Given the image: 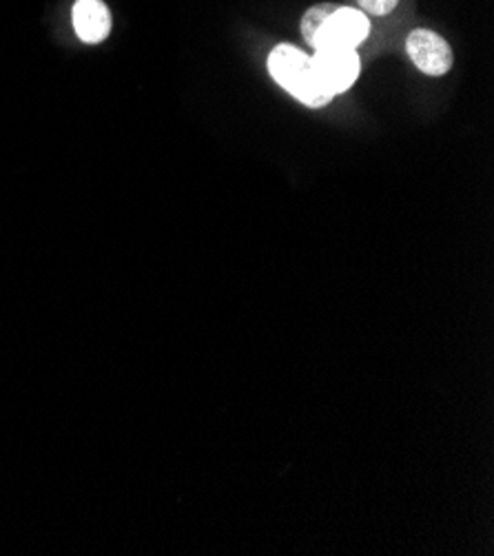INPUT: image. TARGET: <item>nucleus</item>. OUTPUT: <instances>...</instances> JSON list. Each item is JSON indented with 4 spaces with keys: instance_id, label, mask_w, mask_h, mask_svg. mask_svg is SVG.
Instances as JSON below:
<instances>
[{
    "instance_id": "4",
    "label": "nucleus",
    "mask_w": 494,
    "mask_h": 556,
    "mask_svg": "<svg viewBox=\"0 0 494 556\" xmlns=\"http://www.w3.org/2000/svg\"><path fill=\"white\" fill-rule=\"evenodd\" d=\"M406 51L410 61L428 76H444L453 67V49L434 31L415 29L406 38Z\"/></svg>"
},
{
    "instance_id": "6",
    "label": "nucleus",
    "mask_w": 494,
    "mask_h": 556,
    "mask_svg": "<svg viewBox=\"0 0 494 556\" xmlns=\"http://www.w3.org/2000/svg\"><path fill=\"white\" fill-rule=\"evenodd\" d=\"M338 10V5H315V8H311L306 14H304V18H302V34H304V38H306V42H311L313 40V36L317 34V29L324 25V21L331 16L333 12Z\"/></svg>"
},
{
    "instance_id": "5",
    "label": "nucleus",
    "mask_w": 494,
    "mask_h": 556,
    "mask_svg": "<svg viewBox=\"0 0 494 556\" xmlns=\"http://www.w3.org/2000/svg\"><path fill=\"white\" fill-rule=\"evenodd\" d=\"M74 29L83 42L98 45L112 31V14L102 0H78L72 12Z\"/></svg>"
},
{
    "instance_id": "1",
    "label": "nucleus",
    "mask_w": 494,
    "mask_h": 556,
    "mask_svg": "<svg viewBox=\"0 0 494 556\" xmlns=\"http://www.w3.org/2000/svg\"><path fill=\"white\" fill-rule=\"evenodd\" d=\"M268 72L280 87L295 96L306 106H324L331 102L328 91L315 74L311 55L293 45H278L268 55Z\"/></svg>"
},
{
    "instance_id": "7",
    "label": "nucleus",
    "mask_w": 494,
    "mask_h": 556,
    "mask_svg": "<svg viewBox=\"0 0 494 556\" xmlns=\"http://www.w3.org/2000/svg\"><path fill=\"white\" fill-rule=\"evenodd\" d=\"M357 3L372 16H387L397 8L400 0H357Z\"/></svg>"
},
{
    "instance_id": "2",
    "label": "nucleus",
    "mask_w": 494,
    "mask_h": 556,
    "mask_svg": "<svg viewBox=\"0 0 494 556\" xmlns=\"http://www.w3.org/2000/svg\"><path fill=\"white\" fill-rule=\"evenodd\" d=\"M370 31L368 18L351 8H338L324 21L313 40L308 42L315 51L324 49H357Z\"/></svg>"
},
{
    "instance_id": "3",
    "label": "nucleus",
    "mask_w": 494,
    "mask_h": 556,
    "mask_svg": "<svg viewBox=\"0 0 494 556\" xmlns=\"http://www.w3.org/2000/svg\"><path fill=\"white\" fill-rule=\"evenodd\" d=\"M315 74L333 96L349 91L359 78V55L355 49H324L311 55Z\"/></svg>"
}]
</instances>
